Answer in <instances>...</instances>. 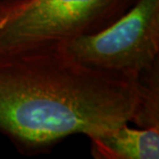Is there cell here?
<instances>
[{
    "mask_svg": "<svg viewBox=\"0 0 159 159\" xmlns=\"http://www.w3.org/2000/svg\"><path fill=\"white\" fill-rule=\"evenodd\" d=\"M157 80L89 67L62 44L0 54V132L39 151L75 133L90 138L135 123Z\"/></svg>",
    "mask_w": 159,
    "mask_h": 159,
    "instance_id": "1",
    "label": "cell"
},
{
    "mask_svg": "<svg viewBox=\"0 0 159 159\" xmlns=\"http://www.w3.org/2000/svg\"><path fill=\"white\" fill-rule=\"evenodd\" d=\"M138 0H7L0 54L65 43L114 23Z\"/></svg>",
    "mask_w": 159,
    "mask_h": 159,
    "instance_id": "2",
    "label": "cell"
},
{
    "mask_svg": "<svg viewBox=\"0 0 159 159\" xmlns=\"http://www.w3.org/2000/svg\"><path fill=\"white\" fill-rule=\"evenodd\" d=\"M59 44L89 67L139 80L157 69L159 0H138L99 32Z\"/></svg>",
    "mask_w": 159,
    "mask_h": 159,
    "instance_id": "3",
    "label": "cell"
},
{
    "mask_svg": "<svg viewBox=\"0 0 159 159\" xmlns=\"http://www.w3.org/2000/svg\"><path fill=\"white\" fill-rule=\"evenodd\" d=\"M89 139L91 154L97 159L159 158V126L134 129L125 123Z\"/></svg>",
    "mask_w": 159,
    "mask_h": 159,
    "instance_id": "4",
    "label": "cell"
},
{
    "mask_svg": "<svg viewBox=\"0 0 159 159\" xmlns=\"http://www.w3.org/2000/svg\"><path fill=\"white\" fill-rule=\"evenodd\" d=\"M6 3H7V0H0V12L3 11V8L5 7Z\"/></svg>",
    "mask_w": 159,
    "mask_h": 159,
    "instance_id": "5",
    "label": "cell"
}]
</instances>
